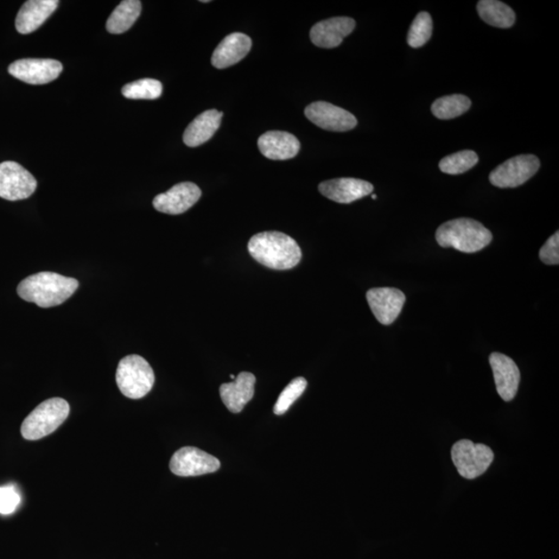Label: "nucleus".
<instances>
[{
    "label": "nucleus",
    "instance_id": "obj_1",
    "mask_svg": "<svg viewBox=\"0 0 559 559\" xmlns=\"http://www.w3.org/2000/svg\"><path fill=\"white\" fill-rule=\"evenodd\" d=\"M247 250L257 263L278 271L294 269L302 259V250L289 235L266 231L254 235Z\"/></svg>",
    "mask_w": 559,
    "mask_h": 559
},
{
    "label": "nucleus",
    "instance_id": "obj_2",
    "mask_svg": "<svg viewBox=\"0 0 559 559\" xmlns=\"http://www.w3.org/2000/svg\"><path fill=\"white\" fill-rule=\"evenodd\" d=\"M78 288L79 282L74 278L42 271L24 279L18 285L17 292L24 301L41 308H51L68 301Z\"/></svg>",
    "mask_w": 559,
    "mask_h": 559
},
{
    "label": "nucleus",
    "instance_id": "obj_3",
    "mask_svg": "<svg viewBox=\"0 0 559 559\" xmlns=\"http://www.w3.org/2000/svg\"><path fill=\"white\" fill-rule=\"evenodd\" d=\"M436 240L442 247H454L463 253L479 252L492 241V233L480 222L455 219L438 227Z\"/></svg>",
    "mask_w": 559,
    "mask_h": 559
},
{
    "label": "nucleus",
    "instance_id": "obj_4",
    "mask_svg": "<svg viewBox=\"0 0 559 559\" xmlns=\"http://www.w3.org/2000/svg\"><path fill=\"white\" fill-rule=\"evenodd\" d=\"M69 415V405L61 398L46 400L37 405L21 425V434L27 441H39L60 428Z\"/></svg>",
    "mask_w": 559,
    "mask_h": 559
},
{
    "label": "nucleus",
    "instance_id": "obj_5",
    "mask_svg": "<svg viewBox=\"0 0 559 559\" xmlns=\"http://www.w3.org/2000/svg\"><path fill=\"white\" fill-rule=\"evenodd\" d=\"M155 373L148 361L131 354L119 361L117 384L120 392L130 399H142L148 395L155 385Z\"/></svg>",
    "mask_w": 559,
    "mask_h": 559
},
{
    "label": "nucleus",
    "instance_id": "obj_6",
    "mask_svg": "<svg viewBox=\"0 0 559 559\" xmlns=\"http://www.w3.org/2000/svg\"><path fill=\"white\" fill-rule=\"evenodd\" d=\"M452 460L463 478L474 480L484 474L490 467L494 454L485 444L462 440L452 448Z\"/></svg>",
    "mask_w": 559,
    "mask_h": 559
},
{
    "label": "nucleus",
    "instance_id": "obj_7",
    "mask_svg": "<svg viewBox=\"0 0 559 559\" xmlns=\"http://www.w3.org/2000/svg\"><path fill=\"white\" fill-rule=\"evenodd\" d=\"M541 164L536 156L521 155L514 157L495 168L489 180L493 186L506 189L523 186L535 175Z\"/></svg>",
    "mask_w": 559,
    "mask_h": 559
},
{
    "label": "nucleus",
    "instance_id": "obj_8",
    "mask_svg": "<svg viewBox=\"0 0 559 559\" xmlns=\"http://www.w3.org/2000/svg\"><path fill=\"white\" fill-rule=\"evenodd\" d=\"M37 187L35 176L20 164L0 163V197L9 201L28 199Z\"/></svg>",
    "mask_w": 559,
    "mask_h": 559
},
{
    "label": "nucleus",
    "instance_id": "obj_9",
    "mask_svg": "<svg viewBox=\"0 0 559 559\" xmlns=\"http://www.w3.org/2000/svg\"><path fill=\"white\" fill-rule=\"evenodd\" d=\"M221 463L215 457L194 447L177 450L170 460V470L179 476H198L217 472Z\"/></svg>",
    "mask_w": 559,
    "mask_h": 559
},
{
    "label": "nucleus",
    "instance_id": "obj_10",
    "mask_svg": "<svg viewBox=\"0 0 559 559\" xmlns=\"http://www.w3.org/2000/svg\"><path fill=\"white\" fill-rule=\"evenodd\" d=\"M62 69L59 61L25 59L11 63L9 73L25 84L43 85L59 78Z\"/></svg>",
    "mask_w": 559,
    "mask_h": 559
},
{
    "label": "nucleus",
    "instance_id": "obj_11",
    "mask_svg": "<svg viewBox=\"0 0 559 559\" xmlns=\"http://www.w3.org/2000/svg\"><path fill=\"white\" fill-rule=\"evenodd\" d=\"M304 114L311 123L327 131L346 132L354 129L358 125V119L353 114L328 101L310 104Z\"/></svg>",
    "mask_w": 559,
    "mask_h": 559
},
{
    "label": "nucleus",
    "instance_id": "obj_12",
    "mask_svg": "<svg viewBox=\"0 0 559 559\" xmlns=\"http://www.w3.org/2000/svg\"><path fill=\"white\" fill-rule=\"evenodd\" d=\"M367 301L381 325L390 326L401 313L406 296L397 288H373L367 292Z\"/></svg>",
    "mask_w": 559,
    "mask_h": 559
},
{
    "label": "nucleus",
    "instance_id": "obj_13",
    "mask_svg": "<svg viewBox=\"0 0 559 559\" xmlns=\"http://www.w3.org/2000/svg\"><path fill=\"white\" fill-rule=\"evenodd\" d=\"M201 190L193 182H181L167 190L166 193L156 196L152 205L158 212L168 215L186 213L200 199Z\"/></svg>",
    "mask_w": 559,
    "mask_h": 559
},
{
    "label": "nucleus",
    "instance_id": "obj_14",
    "mask_svg": "<svg viewBox=\"0 0 559 559\" xmlns=\"http://www.w3.org/2000/svg\"><path fill=\"white\" fill-rule=\"evenodd\" d=\"M355 28L352 18L336 17L316 23L310 31L311 42L320 48L332 49L341 45Z\"/></svg>",
    "mask_w": 559,
    "mask_h": 559
},
{
    "label": "nucleus",
    "instance_id": "obj_15",
    "mask_svg": "<svg viewBox=\"0 0 559 559\" xmlns=\"http://www.w3.org/2000/svg\"><path fill=\"white\" fill-rule=\"evenodd\" d=\"M489 361L499 396L506 402L512 401L519 389L521 377L518 366L511 358L499 352H493Z\"/></svg>",
    "mask_w": 559,
    "mask_h": 559
},
{
    "label": "nucleus",
    "instance_id": "obj_16",
    "mask_svg": "<svg viewBox=\"0 0 559 559\" xmlns=\"http://www.w3.org/2000/svg\"><path fill=\"white\" fill-rule=\"evenodd\" d=\"M319 189L320 192L329 200L348 205L370 195L374 187L372 183L363 180L343 177V179L323 182Z\"/></svg>",
    "mask_w": 559,
    "mask_h": 559
},
{
    "label": "nucleus",
    "instance_id": "obj_17",
    "mask_svg": "<svg viewBox=\"0 0 559 559\" xmlns=\"http://www.w3.org/2000/svg\"><path fill=\"white\" fill-rule=\"evenodd\" d=\"M258 148L270 160L284 161L290 160L298 154L301 143L290 133L270 131L259 137Z\"/></svg>",
    "mask_w": 559,
    "mask_h": 559
},
{
    "label": "nucleus",
    "instance_id": "obj_18",
    "mask_svg": "<svg viewBox=\"0 0 559 559\" xmlns=\"http://www.w3.org/2000/svg\"><path fill=\"white\" fill-rule=\"evenodd\" d=\"M256 377L250 372H241L233 383L220 386V396L228 410L239 414L255 393Z\"/></svg>",
    "mask_w": 559,
    "mask_h": 559
},
{
    "label": "nucleus",
    "instance_id": "obj_19",
    "mask_svg": "<svg viewBox=\"0 0 559 559\" xmlns=\"http://www.w3.org/2000/svg\"><path fill=\"white\" fill-rule=\"evenodd\" d=\"M59 4L57 0H28L22 5L16 18L18 33H34L53 14Z\"/></svg>",
    "mask_w": 559,
    "mask_h": 559
},
{
    "label": "nucleus",
    "instance_id": "obj_20",
    "mask_svg": "<svg viewBox=\"0 0 559 559\" xmlns=\"http://www.w3.org/2000/svg\"><path fill=\"white\" fill-rule=\"evenodd\" d=\"M251 48L252 41L247 35L234 33L227 36L214 51L212 65L220 69L237 65L250 53Z\"/></svg>",
    "mask_w": 559,
    "mask_h": 559
},
{
    "label": "nucleus",
    "instance_id": "obj_21",
    "mask_svg": "<svg viewBox=\"0 0 559 559\" xmlns=\"http://www.w3.org/2000/svg\"><path fill=\"white\" fill-rule=\"evenodd\" d=\"M223 113L207 110L197 117L183 133V142L190 148H197L208 142L221 126Z\"/></svg>",
    "mask_w": 559,
    "mask_h": 559
},
{
    "label": "nucleus",
    "instance_id": "obj_22",
    "mask_svg": "<svg viewBox=\"0 0 559 559\" xmlns=\"http://www.w3.org/2000/svg\"><path fill=\"white\" fill-rule=\"evenodd\" d=\"M142 2L139 0H124L112 12L106 23V28L113 35H120L128 31L136 22L142 12Z\"/></svg>",
    "mask_w": 559,
    "mask_h": 559
},
{
    "label": "nucleus",
    "instance_id": "obj_23",
    "mask_svg": "<svg viewBox=\"0 0 559 559\" xmlns=\"http://www.w3.org/2000/svg\"><path fill=\"white\" fill-rule=\"evenodd\" d=\"M478 12L482 20L494 28H510L516 21L510 6L498 0H482L478 3Z\"/></svg>",
    "mask_w": 559,
    "mask_h": 559
},
{
    "label": "nucleus",
    "instance_id": "obj_24",
    "mask_svg": "<svg viewBox=\"0 0 559 559\" xmlns=\"http://www.w3.org/2000/svg\"><path fill=\"white\" fill-rule=\"evenodd\" d=\"M472 101L463 94L446 95L432 104L431 110L440 119H453L469 110Z\"/></svg>",
    "mask_w": 559,
    "mask_h": 559
},
{
    "label": "nucleus",
    "instance_id": "obj_25",
    "mask_svg": "<svg viewBox=\"0 0 559 559\" xmlns=\"http://www.w3.org/2000/svg\"><path fill=\"white\" fill-rule=\"evenodd\" d=\"M163 93V85L156 79H140L131 82L123 87L122 93L125 98L132 100H156L160 98Z\"/></svg>",
    "mask_w": 559,
    "mask_h": 559
},
{
    "label": "nucleus",
    "instance_id": "obj_26",
    "mask_svg": "<svg viewBox=\"0 0 559 559\" xmlns=\"http://www.w3.org/2000/svg\"><path fill=\"white\" fill-rule=\"evenodd\" d=\"M479 162V157L473 150H462L443 158L440 169L443 174L457 175L467 173Z\"/></svg>",
    "mask_w": 559,
    "mask_h": 559
},
{
    "label": "nucleus",
    "instance_id": "obj_27",
    "mask_svg": "<svg viewBox=\"0 0 559 559\" xmlns=\"http://www.w3.org/2000/svg\"><path fill=\"white\" fill-rule=\"evenodd\" d=\"M432 29H433V22L429 12H419L409 31V45L412 48L423 47L430 40Z\"/></svg>",
    "mask_w": 559,
    "mask_h": 559
},
{
    "label": "nucleus",
    "instance_id": "obj_28",
    "mask_svg": "<svg viewBox=\"0 0 559 559\" xmlns=\"http://www.w3.org/2000/svg\"><path fill=\"white\" fill-rule=\"evenodd\" d=\"M307 380L304 377H297L285 387L275 404L274 412L277 416H282L288 411L291 405L294 404L298 398L306 391Z\"/></svg>",
    "mask_w": 559,
    "mask_h": 559
},
{
    "label": "nucleus",
    "instance_id": "obj_29",
    "mask_svg": "<svg viewBox=\"0 0 559 559\" xmlns=\"http://www.w3.org/2000/svg\"><path fill=\"white\" fill-rule=\"evenodd\" d=\"M21 497L16 487L8 485L0 487V514L14 513L20 505Z\"/></svg>",
    "mask_w": 559,
    "mask_h": 559
},
{
    "label": "nucleus",
    "instance_id": "obj_30",
    "mask_svg": "<svg viewBox=\"0 0 559 559\" xmlns=\"http://www.w3.org/2000/svg\"><path fill=\"white\" fill-rule=\"evenodd\" d=\"M539 258L545 264L557 265L559 263V232L552 235V237L546 241L542 249L539 250Z\"/></svg>",
    "mask_w": 559,
    "mask_h": 559
},
{
    "label": "nucleus",
    "instance_id": "obj_31",
    "mask_svg": "<svg viewBox=\"0 0 559 559\" xmlns=\"http://www.w3.org/2000/svg\"><path fill=\"white\" fill-rule=\"evenodd\" d=\"M372 199H373V200H377V196L373 194V195H372Z\"/></svg>",
    "mask_w": 559,
    "mask_h": 559
},
{
    "label": "nucleus",
    "instance_id": "obj_32",
    "mask_svg": "<svg viewBox=\"0 0 559 559\" xmlns=\"http://www.w3.org/2000/svg\"><path fill=\"white\" fill-rule=\"evenodd\" d=\"M231 377L232 379H235V377H234V375H231Z\"/></svg>",
    "mask_w": 559,
    "mask_h": 559
}]
</instances>
